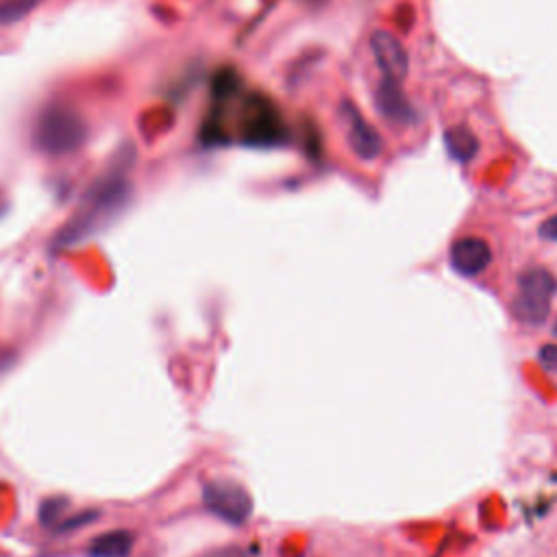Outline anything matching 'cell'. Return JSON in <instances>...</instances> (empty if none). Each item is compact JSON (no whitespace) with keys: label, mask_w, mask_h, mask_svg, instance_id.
<instances>
[{"label":"cell","mask_w":557,"mask_h":557,"mask_svg":"<svg viewBox=\"0 0 557 557\" xmlns=\"http://www.w3.org/2000/svg\"><path fill=\"white\" fill-rule=\"evenodd\" d=\"M375 101L381 116L388 122H394V125H412L414 109L405 98L399 81L383 79L375 92Z\"/></svg>","instance_id":"ba28073f"},{"label":"cell","mask_w":557,"mask_h":557,"mask_svg":"<svg viewBox=\"0 0 557 557\" xmlns=\"http://www.w3.org/2000/svg\"><path fill=\"white\" fill-rule=\"evenodd\" d=\"M444 144H447L449 153L457 159V162H468L473 159L479 151V142L475 133L468 127H453L444 133Z\"/></svg>","instance_id":"30bf717a"},{"label":"cell","mask_w":557,"mask_h":557,"mask_svg":"<svg viewBox=\"0 0 557 557\" xmlns=\"http://www.w3.org/2000/svg\"><path fill=\"white\" fill-rule=\"evenodd\" d=\"M540 235H542L544 240L557 242V216H553V218H549V220H544V222H542Z\"/></svg>","instance_id":"9a60e30c"},{"label":"cell","mask_w":557,"mask_h":557,"mask_svg":"<svg viewBox=\"0 0 557 557\" xmlns=\"http://www.w3.org/2000/svg\"><path fill=\"white\" fill-rule=\"evenodd\" d=\"M127 201L129 181L125 170L109 172L107 177H103L85 194L77 212L66 222L64 229L55 235V246L57 249H68V246H77L94 238L98 231H103L122 212Z\"/></svg>","instance_id":"6da1fadb"},{"label":"cell","mask_w":557,"mask_h":557,"mask_svg":"<svg viewBox=\"0 0 557 557\" xmlns=\"http://www.w3.org/2000/svg\"><path fill=\"white\" fill-rule=\"evenodd\" d=\"M338 125L344 133L346 144H349L357 159H362V162H375V159H379L383 151L381 135L351 101H344L338 107Z\"/></svg>","instance_id":"277c9868"},{"label":"cell","mask_w":557,"mask_h":557,"mask_svg":"<svg viewBox=\"0 0 557 557\" xmlns=\"http://www.w3.org/2000/svg\"><path fill=\"white\" fill-rule=\"evenodd\" d=\"M203 503L220 521L242 525L253 514V499L249 490L231 479H214L203 486Z\"/></svg>","instance_id":"3957f363"},{"label":"cell","mask_w":557,"mask_h":557,"mask_svg":"<svg viewBox=\"0 0 557 557\" xmlns=\"http://www.w3.org/2000/svg\"><path fill=\"white\" fill-rule=\"evenodd\" d=\"M538 360L551 373H557V344H544L538 353Z\"/></svg>","instance_id":"5bb4252c"},{"label":"cell","mask_w":557,"mask_h":557,"mask_svg":"<svg viewBox=\"0 0 557 557\" xmlns=\"http://www.w3.org/2000/svg\"><path fill=\"white\" fill-rule=\"evenodd\" d=\"M370 51H373L383 77L399 83L407 77V72H410V57H407V51L399 37L392 35L390 31L379 29L370 35Z\"/></svg>","instance_id":"8992f818"},{"label":"cell","mask_w":557,"mask_h":557,"mask_svg":"<svg viewBox=\"0 0 557 557\" xmlns=\"http://www.w3.org/2000/svg\"><path fill=\"white\" fill-rule=\"evenodd\" d=\"M14 362V353L11 351H3L0 353V373H5V370Z\"/></svg>","instance_id":"e0dca14e"},{"label":"cell","mask_w":557,"mask_h":557,"mask_svg":"<svg viewBox=\"0 0 557 557\" xmlns=\"http://www.w3.org/2000/svg\"><path fill=\"white\" fill-rule=\"evenodd\" d=\"M451 266L462 277H477L492 264V249L484 238L466 235L451 246Z\"/></svg>","instance_id":"52a82bcc"},{"label":"cell","mask_w":557,"mask_h":557,"mask_svg":"<svg viewBox=\"0 0 557 557\" xmlns=\"http://www.w3.org/2000/svg\"><path fill=\"white\" fill-rule=\"evenodd\" d=\"M555 294L557 279L553 272L529 268L518 277V294L512 303V312L523 325L540 327L547 323Z\"/></svg>","instance_id":"7a4b0ae2"},{"label":"cell","mask_w":557,"mask_h":557,"mask_svg":"<svg viewBox=\"0 0 557 557\" xmlns=\"http://www.w3.org/2000/svg\"><path fill=\"white\" fill-rule=\"evenodd\" d=\"M35 5V0H3L0 5V22H9V20H18L22 14Z\"/></svg>","instance_id":"7c38bea8"},{"label":"cell","mask_w":557,"mask_h":557,"mask_svg":"<svg viewBox=\"0 0 557 557\" xmlns=\"http://www.w3.org/2000/svg\"><path fill=\"white\" fill-rule=\"evenodd\" d=\"M37 144L46 153H66L83 138V125L70 111L51 109L37 125Z\"/></svg>","instance_id":"5b68a950"},{"label":"cell","mask_w":557,"mask_h":557,"mask_svg":"<svg viewBox=\"0 0 557 557\" xmlns=\"http://www.w3.org/2000/svg\"><path fill=\"white\" fill-rule=\"evenodd\" d=\"M198 557H246V553L240 547H225V549H216V551H209L203 553Z\"/></svg>","instance_id":"2e32d148"},{"label":"cell","mask_w":557,"mask_h":557,"mask_svg":"<svg viewBox=\"0 0 557 557\" xmlns=\"http://www.w3.org/2000/svg\"><path fill=\"white\" fill-rule=\"evenodd\" d=\"M135 536L129 529H114L107 534L98 536L90 542L88 555L90 557H129L133 551Z\"/></svg>","instance_id":"9c48e42d"},{"label":"cell","mask_w":557,"mask_h":557,"mask_svg":"<svg viewBox=\"0 0 557 557\" xmlns=\"http://www.w3.org/2000/svg\"><path fill=\"white\" fill-rule=\"evenodd\" d=\"M96 518H98V512H79V514H70V516H66L64 521H61L55 529H57V531H61V534H66V531H77V529H81V527H85V525L94 523Z\"/></svg>","instance_id":"4fadbf2b"},{"label":"cell","mask_w":557,"mask_h":557,"mask_svg":"<svg viewBox=\"0 0 557 557\" xmlns=\"http://www.w3.org/2000/svg\"><path fill=\"white\" fill-rule=\"evenodd\" d=\"M70 501L66 497H51L40 505V523L44 527H57L68 516Z\"/></svg>","instance_id":"8fae6325"},{"label":"cell","mask_w":557,"mask_h":557,"mask_svg":"<svg viewBox=\"0 0 557 557\" xmlns=\"http://www.w3.org/2000/svg\"><path fill=\"white\" fill-rule=\"evenodd\" d=\"M553 331H555V336H557V323H555V329H553Z\"/></svg>","instance_id":"ac0fdd59"}]
</instances>
